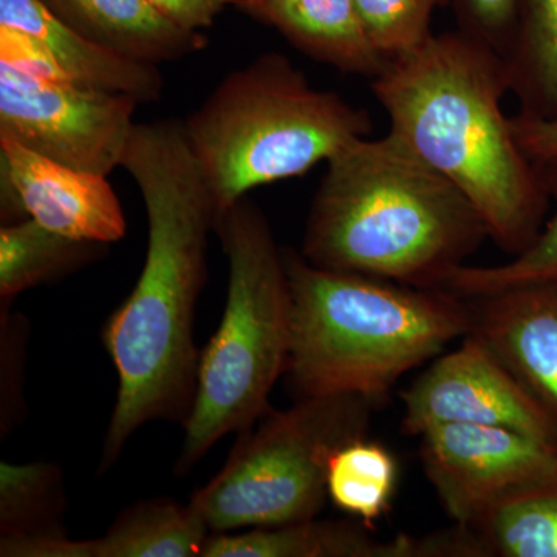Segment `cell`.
<instances>
[{
	"mask_svg": "<svg viewBox=\"0 0 557 557\" xmlns=\"http://www.w3.org/2000/svg\"><path fill=\"white\" fill-rule=\"evenodd\" d=\"M120 168L137 183L149 236L137 284L102 330L119 375L102 472L143 424L170 420L183 426L188 420L200 361L194 318L219 220L183 120L135 123Z\"/></svg>",
	"mask_w": 557,
	"mask_h": 557,
	"instance_id": "cell-1",
	"label": "cell"
},
{
	"mask_svg": "<svg viewBox=\"0 0 557 557\" xmlns=\"http://www.w3.org/2000/svg\"><path fill=\"white\" fill-rule=\"evenodd\" d=\"M370 90L388 135L471 200L502 251L530 247L549 200L504 112L511 86L502 54L456 28L388 62Z\"/></svg>",
	"mask_w": 557,
	"mask_h": 557,
	"instance_id": "cell-2",
	"label": "cell"
},
{
	"mask_svg": "<svg viewBox=\"0 0 557 557\" xmlns=\"http://www.w3.org/2000/svg\"><path fill=\"white\" fill-rule=\"evenodd\" d=\"M486 239L471 200L387 134L327 161L300 255L318 269L442 289Z\"/></svg>",
	"mask_w": 557,
	"mask_h": 557,
	"instance_id": "cell-3",
	"label": "cell"
},
{
	"mask_svg": "<svg viewBox=\"0 0 557 557\" xmlns=\"http://www.w3.org/2000/svg\"><path fill=\"white\" fill-rule=\"evenodd\" d=\"M284 260L293 302L285 375L298 398L379 405L403 375L474 330L471 302L446 289L318 269L293 249Z\"/></svg>",
	"mask_w": 557,
	"mask_h": 557,
	"instance_id": "cell-4",
	"label": "cell"
},
{
	"mask_svg": "<svg viewBox=\"0 0 557 557\" xmlns=\"http://www.w3.org/2000/svg\"><path fill=\"white\" fill-rule=\"evenodd\" d=\"M219 215L249 190L296 178L373 131L368 110L319 90L285 54L267 51L220 81L183 120Z\"/></svg>",
	"mask_w": 557,
	"mask_h": 557,
	"instance_id": "cell-5",
	"label": "cell"
},
{
	"mask_svg": "<svg viewBox=\"0 0 557 557\" xmlns=\"http://www.w3.org/2000/svg\"><path fill=\"white\" fill-rule=\"evenodd\" d=\"M228 260V293L218 332L200 354L196 394L175 474L186 475L231 432L255 426L287 370L292 292L284 251L269 219L245 197L215 226Z\"/></svg>",
	"mask_w": 557,
	"mask_h": 557,
	"instance_id": "cell-6",
	"label": "cell"
},
{
	"mask_svg": "<svg viewBox=\"0 0 557 557\" xmlns=\"http://www.w3.org/2000/svg\"><path fill=\"white\" fill-rule=\"evenodd\" d=\"M368 399L299 398L240 432L228 460L189 505L211 533L277 527L317 518L327 500V465L339 446L368 435Z\"/></svg>",
	"mask_w": 557,
	"mask_h": 557,
	"instance_id": "cell-7",
	"label": "cell"
},
{
	"mask_svg": "<svg viewBox=\"0 0 557 557\" xmlns=\"http://www.w3.org/2000/svg\"><path fill=\"white\" fill-rule=\"evenodd\" d=\"M139 102L75 81L44 79L0 62V137L75 170L120 168Z\"/></svg>",
	"mask_w": 557,
	"mask_h": 557,
	"instance_id": "cell-8",
	"label": "cell"
},
{
	"mask_svg": "<svg viewBox=\"0 0 557 557\" xmlns=\"http://www.w3.org/2000/svg\"><path fill=\"white\" fill-rule=\"evenodd\" d=\"M403 431L420 437L440 424L512 429L557 443V424L475 332L432 359L401 395Z\"/></svg>",
	"mask_w": 557,
	"mask_h": 557,
	"instance_id": "cell-9",
	"label": "cell"
},
{
	"mask_svg": "<svg viewBox=\"0 0 557 557\" xmlns=\"http://www.w3.org/2000/svg\"><path fill=\"white\" fill-rule=\"evenodd\" d=\"M420 438L424 472L454 523L511 491L557 478V443L512 429L440 424Z\"/></svg>",
	"mask_w": 557,
	"mask_h": 557,
	"instance_id": "cell-10",
	"label": "cell"
},
{
	"mask_svg": "<svg viewBox=\"0 0 557 557\" xmlns=\"http://www.w3.org/2000/svg\"><path fill=\"white\" fill-rule=\"evenodd\" d=\"M3 225L33 219L72 239L113 244L126 236L119 196L104 175L75 170L0 137Z\"/></svg>",
	"mask_w": 557,
	"mask_h": 557,
	"instance_id": "cell-11",
	"label": "cell"
},
{
	"mask_svg": "<svg viewBox=\"0 0 557 557\" xmlns=\"http://www.w3.org/2000/svg\"><path fill=\"white\" fill-rule=\"evenodd\" d=\"M474 330L557 424V287L468 299Z\"/></svg>",
	"mask_w": 557,
	"mask_h": 557,
	"instance_id": "cell-12",
	"label": "cell"
},
{
	"mask_svg": "<svg viewBox=\"0 0 557 557\" xmlns=\"http://www.w3.org/2000/svg\"><path fill=\"white\" fill-rule=\"evenodd\" d=\"M421 541L426 557H557V478L511 491Z\"/></svg>",
	"mask_w": 557,
	"mask_h": 557,
	"instance_id": "cell-13",
	"label": "cell"
},
{
	"mask_svg": "<svg viewBox=\"0 0 557 557\" xmlns=\"http://www.w3.org/2000/svg\"><path fill=\"white\" fill-rule=\"evenodd\" d=\"M245 16L273 28L313 61L372 81L386 70L355 0H233Z\"/></svg>",
	"mask_w": 557,
	"mask_h": 557,
	"instance_id": "cell-14",
	"label": "cell"
},
{
	"mask_svg": "<svg viewBox=\"0 0 557 557\" xmlns=\"http://www.w3.org/2000/svg\"><path fill=\"white\" fill-rule=\"evenodd\" d=\"M0 25L20 28L42 40L76 83L129 95L139 104H152L163 95V75L157 64L129 60L97 46L65 24L42 0H0Z\"/></svg>",
	"mask_w": 557,
	"mask_h": 557,
	"instance_id": "cell-15",
	"label": "cell"
},
{
	"mask_svg": "<svg viewBox=\"0 0 557 557\" xmlns=\"http://www.w3.org/2000/svg\"><path fill=\"white\" fill-rule=\"evenodd\" d=\"M65 24L97 46L159 65L208 46L203 33L186 32L146 0H42Z\"/></svg>",
	"mask_w": 557,
	"mask_h": 557,
	"instance_id": "cell-16",
	"label": "cell"
},
{
	"mask_svg": "<svg viewBox=\"0 0 557 557\" xmlns=\"http://www.w3.org/2000/svg\"><path fill=\"white\" fill-rule=\"evenodd\" d=\"M369 530L313 518L239 534L211 533L201 557H424L421 539L401 534L380 541Z\"/></svg>",
	"mask_w": 557,
	"mask_h": 557,
	"instance_id": "cell-17",
	"label": "cell"
},
{
	"mask_svg": "<svg viewBox=\"0 0 557 557\" xmlns=\"http://www.w3.org/2000/svg\"><path fill=\"white\" fill-rule=\"evenodd\" d=\"M209 534L189 504L152 498L124 509L104 536L86 539V557H196Z\"/></svg>",
	"mask_w": 557,
	"mask_h": 557,
	"instance_id": "cell-18",
	"label": "cell"
},
{
	"mask_svg": "<svg viewBox=\"0 0 557 557\" xmlns=\"http://www.w3.org/2000/svg\"><path fill=\"white\" fill-rule=\"evenodd\" d=\"M108 251V245L72 239L44 228L33 219L0 230V298L9 304L21 293L57 282Z\"/></svg>",
	"mask_w": 557,
	"mask_h": 557,
	"instance_id": "cell-19",
	"label": "cell"
},
{
	"mask_svg": "<svg viewBox=\"0 0 557 557\" xmlns=\"http://www.w3.org/2000/svg\"><path fill=\"white\" fill-rule=\"evenodd\" d=\"M520 115L557 121V0H522L507 57Z\"/></svg>",
	"mask_w": 557,
	"mask_h": 557,
	"instance_id": "cell-20",
	"label": "cell"
},
{
	"mask_svg": "<svg viewBox=\"0 0 557 557\" xmlns=\"http://www.w3.org/2000/svg\"><path fill=\"white\" fill-rule=\"evenodd\" d=\"M533 163L547 190L549 208L553 207L536 239L508 262L460 267L442 289L463 299H478L516 288L557 287V152Z\"/></svg>",
	"mask_w": 557,
	"mask_h": 557,
	"instance_id": "cell-21",
	"label": "cell"
},
{
	"mask_svg": "<svg viewBox=\"0 0 557 557\" xmlns=\"http://www.w3.org/2000/svg\"><path fill=\"white\" fill-rule=\"evenodd\" d=\"M398 482L394 454L364 437L339 446L327 465L329 500L357 522L372 528L391 509Z\"/></svg>",
	"mask_w": 557,
	"mask_h": 557,
	"instance_id": "cell-22",
	"label": "cell"
},
{
	"mask_svg": "<svg viewBox=\"0 0 557 557\" xmlns=\"http://www.w3.org/2000/svg\"><path fill=\"white\" fill-rule=\"evenodd\" d=\"M64 491L50 463H0V539L65 536L60 518Z\"/></svg>",
	"mask_w": 557,
	"mask_h": 557,
	"instance_id": "cell-23",
	"label": "cell"
},
{
	"mask_svg": "<svg viewBox=\"0 0 557 557\" xmlns=\"http://www.w3.org/2000/svg\"><path fill=\"white\" fill-rule=\"evenodd\" d=\"M454 0H355L359 17L375 49L388 61L423 46L432 33V17Z\"/></svg>",
	"mask_w": 557,
	"mask_h": 557,
	"instance_id": "cell-24",
	"label": "cell"
},
{
	"mask_svg": "<svg viewBox=\"0 0 557 557\" xmlns=\"http://www.w3.org/2000/svg\"><path fill=\"white\" fill-rule=\"evenodd\" d=\"M522 0H454L458 30L507 57L516 27H518Z\"/></svg>",
	"mask_w": 557,
	"mask_h": 557,
	"instance_id": "cell-25",
	"label": "cell"
},
{
	"mask_svg": "<svg viewBox=\"0 0 557 557\" xmlns=\"http://www.w3.org/2000/svg\"><path fill=\"white\" fill-rule=\"evenodd\" d=\"M0 62L38 78L73 81L42 40L7 25H0Z\"/></svg>",
	"mask_w": 557,
	"mask_h": 557,
	"instance_id": "cell-26",
	"label": "cell"
},
{
	"mask_svg": "<svg viewBox=\"0 0 557 557\" xmlns=\"http://www.w3.org/2000/svg\"><path fill=\"white\" fill-rule=\"evenodd\" d=\"M172 24L186 32L201 33L214 25L233 0H146Z\"/></svg>",
	"mask_w": 557,
	"mask_h": 557,
	"instance_id": "cell-27",
	"label": "cell"
},
{
	"mask_svg": "<svg viewBox=\"0 0 557 557\" xmlns=\"http://www.w3.org/2000/svg\"><path fill=\"white\" fill-rule=\"evenodd\" d=\"M512 131L520 148L531 161L547 159L557 152V121L511 116Z\"/></svg>",
	"mask_w": 557,
	"mask_h": 557,
	"instance_id": "cell-28",
	"label": "cell"
}]
</instances>
